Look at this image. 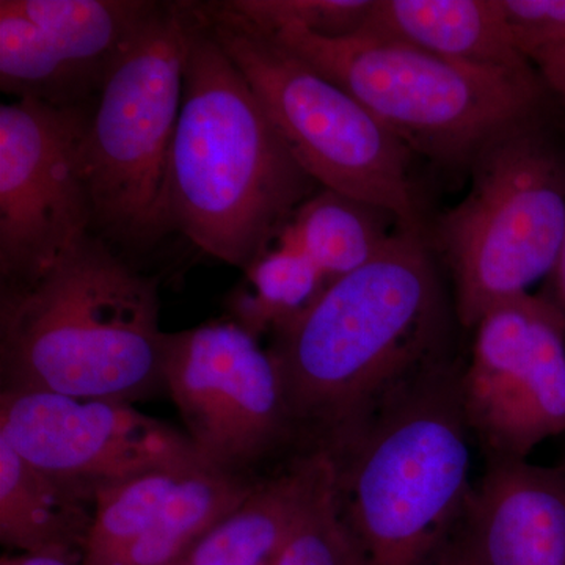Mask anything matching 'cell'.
<instances>
[{"label": "cell", "mask_w": 565, "mask_h": 565, "mask_svg": "<svg viewBox=\"0 0 565 565\" xmlns=\"http://www.w3.org/2000/svg\"><path fill=\"white\" fill-rule=\"evenodd\" d=\"M163 379L206 467L256 478L299 452L277 364L233 319L167 332Z\"/></svg>", "instance_id": "9c48e42d"}, {"label": "cell", "mask_w": 565, "mask_h": 565, "mask_svg": "<svg viewBox=\"0 0 565 565\" xmlns=\"http://www.w3.org/2000/svg\"><path fill=\"white\" fill-rule=\"evenodd\" d=\"M318 188L193 3L167 177L172 232L247 270Z\"/></svg>", "instance_id": "3957f363"}, {"label": "cell", "mask_w": 565, "mask_h": 565, "mask_svg": "<svg viewBox=\"0 0 565 565\" xmlns=\"http://www.w3.org/2000/svg\"><path fill=\"white\" fill-rule=\"evenodd\" d=\"M193 22V2H159L93 104L84 158L92 233L143 252L172 232L167 177Z\"/></svg>", "instance_id": "52a82bcc"}, {"label": "cell", "mask_w": 565, "mask_h": 565, "mask_svg": "<svg viewBox=\"0 0 565 565\" xmlns=\"http://www.w3.org/2000/svg\"><path fill=\"white\" fill-rule=\"evenodd\" d=\"M0 440L95 493L150 471L204 465L185 433L121 401L0 392Z\"/></svg>", "instance_id": "7c38bea8"}, {"label": "cell", "mask_w": 565, "mask_h": 565, "mask_svg": "<svg viewBox=\"0 0 565 565\" xmlns=\"http://www.w3.org/2000/svg\"><path fill=\"white\" fill-rule=\"evenodd\" d=\"M243 285L230 296V319L262 337L305 310L329 282L296 245L278 241L244 270Z\"/></svg>", "instance_id": "ffe728a7"}, {"label": "cell", "mask_w": 565, "mask_h": 565, "mask_svg": "<svg viewBox=\"0 0 565 565\" xmlns=\"http://www.w3.org/2000/svg\"><path fill=\"white\" fill-rule=\"evenodd\" d=\"M516 47L526 52L565 33V0H501Z\"/></svg>", "instance_id": "cb8c5ba5"}, {"label": "cell", "mask_w": 565, "mask_h": 565, "mask_svg": "<svg viewBox=\"0 0 565 565\" xmlns=\"http://www.w3.org/2000/svg\"><path fill=\"white\" fill-rule=\"evenodd\" d=\"M266 33L349 93L415 156L445 169L470 170L498 134L559 109L535 70L465 65L370 33L323 39L291 25Z\"/></svg>", "instance_id": "5b68a950"}, {"label": "cell", "mask_w": 565, "mask_h": 565, "mask_svg": "<svg viewBox=\"0 0 565 565\" xmlns=\"http://www.w3.org/2000/svg\"><path fill=\"white\" fill-rule=\"evenodd\" d=\"M200 6L305 172L321 188L388 212L405 230L426 233L412 172L414 151L269 33L221 2Z\"/></svg>", "instance_id": "ba28073f"}, {"label": "cell", "mask_w": 565, "mask_h": 565, "mask_svg": "<svg viewBox=\"0 0 565 565\" xmlns=\"http://www.w3.org/2000/svg\"><path fill=\"white\" fill-rule=\"evenodd\" d=\"M158 3L0 0V90L62 109L93 106Z\"/></svg>", "instance_id": "4fadbf2b"}, {"label": "cell", "mask_w": 565, "mask_h": 565, "mask_svg": "<svg viewBox=\"0 0 565 565\" xmlns=\"http://www.w3.org/2000/svg\"><path fill=\"white\" fill-rule=\"evenodd\" d=\"M199 467L166 468L102 487L82 565H111L154 522L182 479Z\"/></svg>", "instance_id": "44dd1931"}, {"label": "cell", "mask_w": 565, "mask_h": 565, "mask_svg": "<svg viewBox=\"0 0 565 565\" xmlns=\"http://www.w3.org/2000/svg\"><path fill=\"white\" fill-rule=\"evenodd\" d=\"M385 218L396 221L388 212L321 188L299 207L278 241L300 248L332 282L384 248L399 228L392 232Z\"/></svg>", "instance_id": "d6986e66"}, {"label": "cell", "mask_w": 565, "mask_h": 565, "mask_svg": "<svg viewBox=\"0 0 565 565\" xmlns=\"http://www.w3.org/2000/svg\"><path fill=\"white\" fill-rule=\"evenodd\" d=\"M274 565H359L334 487L289 539Z\"/></svg>", "instance_id": "603a6c76"}, {"label": "cell", "mask_w": 565, "mask_h": 565, "mask_svg": "<svg viewBox=\"0 0 565 565\" xmlns=\"http://www.w3.org/2000/svg\"><path fill=\"white\" fill-rule=\"evenodd\" d=\"M178 565H184V564H178Z\"/></svg>", "instance_id": "f1b7e54d"}, {"label": "cell", "mask_w": 565, "mask_h": 565, "mask_svg": "<svg viewBox=\"0 0 565 565\" xmlns=\"http://www.w3.org/2000/svg\"><path fill=\"white\" fill-rule=\"evenodd\" d=\"M460 367L463 412L487 459H527L565 433V321L550 294H522L475 327Z\"/></svg>", "instance_id": "8fae6325"}, {"label": "cell", "mask_w": 565, "mask_h": 565, "mask_svg": "<svg viewBox=\"0 0 565 565\" xmlns=\"http://www.w3.org/2000/svg\"><path fill=\"white\" fill-rule=\"evenodd\" d=\"M263 476V475H262ZM262 476L202 467L185 476L143 534L111 565H178L237 508Z\"/></svg>", "instance_id": "ac0fdd59"}, {"label": "cell", "mask_w": 565, "mask_h": 565, "mask_svg": "<svg viewBox=\"0 0 565 565\" xmlns=\"http://www.w3.org/2000/svg\"><path fill=\"white\" fill-rule=\"evenodd\" d=\"M93 106H0V282L28 280L92 233L84 145Z\"/></svg>", "instance_id": "30bf717a"}, {"label": "cell", "mask_w": 565, "mask_h": 565, "mask_svg": "<svg viewBox=\"0 0 565 565\" xmlns=\"http://www.w3.org/2000/svg\"><path fill=\"white\" fill-rule=\"evenodd\" d=\"M468 172L463 199L424 236L451 275L457 321L473 330L555 269L565 234L563 109L498 134Z\"/></svg>", "instance_id": "8992f818"}, {"label": "cell", "mask_w": 565, "mask_h": 565, "mask_svg": "<svg viewBox=\"0 0 565 565\" xmlns=\"http://www.w3.org/2000/svg\"><path fill=\"white\" fill-rule=\"evenodd\" d=\"M96 493L55 478L0 440V539L32 556L84 557Z\"/></svg>", "instance_id": "e0dca14e"}, {"label": "cell", "mask_w": 565, "mask_h": 565, "mask_svg": "<svg viewBox=\"0 0 565 565\" xmlns=\"http://www.w3.org/2000/svg\"><path fill=\"white\" fill-rule=\"evenodd\" d=\"M435 565H473L468 559L467 555L460 546L459 542L455 537V541L451 542L444 552V555L440 556V559L435 563Z\"/></svg>", "instance_id": "4316f807"}, {"label": "cell", "mask_w": 565, "mask_h": 565, "mask_svg": "<svg viewBox=\"0 0 565 565\" xmlns=\"http://www.w3.org/2000/svg\"><path fill=\"white\" fill-rule=\"evenodd\" d=\"M424 233L397 228L270 332L297 449L332 452L386 397L448 359V310Z\"/></svg>", "instance_id": "6da1fadb"}, {"label": "cell", "mask_w": 565, "mask_h": 565, "mask_svg": "<svg viewBox=\"0 0 565 565\" xmlns=\"http://www.w3.org/2000/svg\"><path fill=\"white\" fill-rule=\"evenodd\" d=\"M3 565H74L66 563V561L55 559V557L46 556H32L28 555L21 559L13 561V563H3Z\"/></svg>", "instance_id": "83f0119b"}, {"label": "cell", "mask_w": 565, "mask_h": 565, "mask_svg": "<svg viewBox=\"0 0 565 565\" xmlns=\"http://www.w3.org/2000/svg\"><path fill=\"white\" fill-rule=\"evenodd\" d=\"M456 539L473 565H565V460H487Z\"/></svg>", "instance_id": "5bb4252c"}, {"label": "cell", "mask_w": 565, "mask_h": 565, "mask_svg": "<svg viewBox=\"0 0 565 565\" xmlns=\"http://www.w3.org/2000/svg\"><path fill=\"white\" fill-rule=\"evenodd\" d=\"M159 280L90 233L0 282V392L136 404L166 392Z\"/></svg>", "instance_id": "7a4b0ae2"}, {"label": "cell", "mask_w": 565, "mask_h": 565, "mask_svg": "<svg viewBox=\"0 0 565 565\" xmlns=\"http://www.w3.org/2000/svg\"><path fill=\"white\" fill-rule=\"evenodd\" d=\"M526 58L565 114V33L527 51Z\"/></svg>", "instance_id": "d4e9b609"}, {"label": "cell", "mask_w": 565, "mask_h": 565, "mask_svg": "<svg viewBox=\"0 0 565 565\" xmlns=\"http://www.w3.org/2000/svg\"><path fill=\"white\" fill-rule=\"evenodd\" d=\"M553 277V292L550 294L552 299L555 300L557 308L564 316L565 321V234L563 241V247H561L559 256L555 264V269L552 273Z\"/></svg>", "instance_id": "484cf974"}, {"label": "cell", "mask_w": 565, "mask_h": 565, "mask_svg": "<svg viewBox=\"0 0 565 565\" xmlns=\"http://www.w3.org/2000/svg\"><path fill=\"white\" fill-rule=\"evenodd\" d=\"M326 451L297 452L256 481L243 503L182 561L184 565H274L316 505L332 492Z\"/></svg>", "instance_id": "9a60e30c"}, {"label": "cell", "mask_w": 565, "mask_h": 565, "mask_svg": "<svg viewBox=\"0 0 565 565\" xmlns=\"http://www.w3.org/2000/svg\"><path fill=\"white\" fill-rule=\"evenodd\" d=\"M459 374L423 371L330 452L359 565H435L459 533L475 490Z\"/></svg>", "instance_id": "277c9868"}, {"label": "cell", "mask_w": 565, "mask_h": 565, "mask_svg": "<svg viewBox=\"0 0 565 565\" xmlns=\"http://www.w3.org/2000/svg\"><path fill=\"white\" fill-rule=\"evenodd\" d=\"M221 3L264 32L291 25L323 39H343L362 31L374 0H225Z\"/></svg>", "instance_id": "7402d4cb"}, {"label": "cell", "mask_w": 565, "mask_h": 565, "mask_svg": "<svg viewBox=\"0 0 565 565\" xmlns=\"http://www.w3.org/2000/svg\"><path fill=\"white\" fill-rule=\"evenodd\" d=\"M359 33L401 41L465 65L534 70L516 47L501 0H374Z\"/></svg>", "instance_id": "2e32d148"}]
</instances>
